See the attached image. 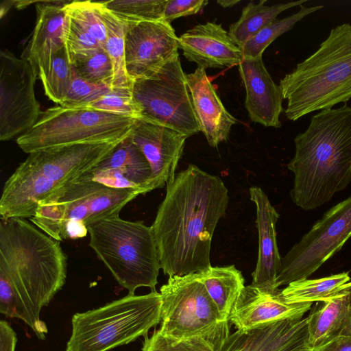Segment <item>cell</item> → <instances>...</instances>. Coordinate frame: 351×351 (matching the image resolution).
<instances>
[{"mask_svg": "<svg viewBox=\"0 0 351 351\" xmlns=\"http://www.w3.org/2000/svg\"><path fill=\"white\" fill-rule=\"evenodd\" d=\"M228 202V189L221 178L195 165L176 173L167 184L152 225L165 275L182 276L211 266L213 233Z\"/></svg>", "mask_w": 351, "mask_h": 351, "instance_id": "6da1fadb", "label": "cell"}, {"mask_svg": "<svg viewBox=\"0 0 351 351\" xmlns=\"http://www.w3.org/2000/svg\"><path fill=\"white\" fill-rule=\"evenodd\" d=\"M66 275L67 256L60 241L26 219H1L0 286L14 292L40 339L48 331L40 319L41 309L62 289Z\"/></svg>", "mask_w": 351, "mask_h": 351, "instance_id": "7a4b0ae2", "label": "cell"}, {"mask_svg": "<svg viewBox=\"0 0 351 351\" xmlns=\"http://www.w3.org/2000/svg\"><path fill=\"white\" fill-rule=\"evenodd\" d=\"M294 144L287 165L294 175L290 195L296 206L313 210L351 182V106L319 111Z\"/></svg>", "mask_w": 351, "mask_h": 351, "instance_id": "3957f363", "label": "cell"}, {"mask_svg": "<svg viewBox=\"0 0 351 351\" xmlns=\"http://www.w3.org/2000/svg\"><path fill=\"white\" fill-rule=\"evenodd\" d=\"M121 141L73 145L28 154L5 182L0 199L1 219L32 218L40 203L90 171Z\"/></svg>", "mask_w": 351, "mask_h": 351, "instance_id": "277c9868", "label": "cell"}, {"mask_svg": "<svg viewBox=\"0 0 351 351\" xmlns=\"http://www.w3.org/2000/svg\"><path fill=\"white\" fill-rule=\"evenodd\" d=\"M290 121L351 99V24L332 28L318 49L280 80Z\"/></svg>", "mask_w": 351, "mask_h": 351, "instance_id": "5b68a950", "label": "cell"}, {"mask_svg": "<svg viewBox=\"0 0 351 351\" xmlns=\"http://www.w3.org/2000/svg\"><path fill=\"white\" fill-rule=\"evenodd\" d=\"M87 229L89 246L129 294L142 287L156 291L161 267L152 226L117 216Z\"/></svg>", "mask_w": 351, "mask_h": 351, "instance_id": "8992f818", "label": "cell"}, {"mask_svg": "<svg viewBox=\"0 0 351 351\" xmlns=\"http://www.w3.org/2000/svg\"><path fill=\"white\" fill-rule=\"evenodd\" d=\"M141 189H119L79 178L39 204L30 221L61 241L84 237L88 226L119 216L121 210L140 195Z\"/></svg>", "mask_w": 351, "mask_h": 351, "instance_id": "52a82bcc", "label": "cell"}, {"mask_svg": "<svg viewBox=\"0 0 351 351\" xmlns=\"http://www.w3.org/2000/svg\"><path fill=\"white\" fill-rule=\"evenodd\" d=\"M160 292L128 294L101 307L76 313L66 351H108L148 335L160 323Z\"/></svg>", "mask_w": 351, "mask_h": 351, "instance_id": "ba28073f", "label": "cell"}, {"mask_svg": "<svg viewBox=\"0 0 351 351\" xmlns=\"http://www.w3.org/2000/svg\"><path fill=\"white\" fill-rule=\"evenodd\" d=\"M138 120L90 108L56 106L42 112L16 143L30 154L73 145L119 142L130 136Z\"/></svg>", "mask_w": 351, "mask_h": 351, "instance_id": "9c48e42d", "label": "cell"}, {"mask_svg": "<svg viewBox=\"0 0 351 351\" xmlns=\"http://www.w3.org/2000/svg\"><path fill=\"white\" fill-rule=\"evenodd\" d=\"M160 293L161 333L179 340L202 337L220 351L232 324L221 315L195 273L169 277Z\"/></svg>", "mask_w": 351, "mask_h": 351, "instance_id": "30bf717a", "label": "cell"}, {"mask_svg": "<svg viewBox=\"0 0 351 351\" xmlns=\"http://www.w3.org/2000/svg\"><path fill=\"white\" fill-rule=\"evenodd\" d=\"M133 95L141 110L139 120L188 137L200 132L179 54L152 76L135 80Z\"/></svg>", "mask_w": 351, "mask_h": 351, "instance_id": "8fae6325", "label": "cell"}, {"mask_svg": "<svg viewBox=\"0 0 351 351\" xmlns=\"http://www.w3.org/2000/svg\"><path fill=\"white\" fill-rule=\"evenodd\" d=\"M351 237V196L327 210L281 258L277 286L308 278Z\"/></svg>", "mask_w": 351, "mask_h": 351, "instance_id": "7c38bea8", "label": "cell"}, {"mask_svg": "<svg viewBox=\"0 0 351 351\" xmlns=\"http://www.w3.org/2000/svg\"><path fill=\"white\" fill-rule=\"evenodd\" d=\"M37 77L29 63L8 49L0 52V139L21 136L37 122L41 111L35 95Z\"/></svg>", "mask_w": 351, "mask_h": 351, "instance_id": "4fadbf2b", "label": "cell"}, {"mask_svg": "<svg viewBox=\"0 0 351 351\" xmlns=\"http://www.w3.org/2000/svg\"><path fill=\"white\" fill-rule=\"evenodd\" d=\"M126 23L125 64L132 81L152 76L179 54L178 37L170 23L163 20Z\"/></svg>", "mask_w": 351, "mask_h": 351, "instance_id": "5bb4252c", "label": "cell"}, {"mask_svg": "<svg viewBox=\"0 0 351 351\" xmlns=\"http://www.w3.org/2000/svg\"><path fill=\"white\" fill-rule=\"evenodd\" d=\"M130 137L148 161L152 191L162 188L176 175L187 136L163 125L138 120Z\"/></svg>", "mask_w": 351, "mask_h": 351, "instance_id": "9a60e30c", "label": "cell"}, {"mask_svg": "<svg viewBox=\"0 0 351 351\" xmlns=\"http://www.w3.org/2000/svg\"><path fill=\"white\" fill-rule=\"evenodd\" d=\"M280 290L245 286L230 315V323L238 330L248 331L281 320L303 318L311 310V303L287 304Z\"/></svg>", "mask_w": 351, "mask_h": 351, "instance_id": "2e32d148", "label": "cell"}, {"mask_svg": "<svg viewBox=\"0 0 351 351\" xmlns=\"http://www.w3.org/2000/svg\"><path fill=\"white\" fill-rule=\"evenodd\" d=\"M151 176L148 161L129 136L80 178L114 189H141L147 193L152 191Z\"/></svg>", "mask_w": 351, "mask_h": 351, "instance_id": "e0dca14e", "label": "cell"}, {"mask_svg": "<svg viewBox=\"0 0 351 351\" xmlns=\"http://www.w3.org/2000/svg\"><path fill=\"white\" fill-rule=\"evenodd\" d=\"M68 2L45 1L36 4V25L23 59L29 63L41 81L47 75L57 53L64 47L66 14L64 5Z\"/></svg>", "mask_w": 351, "mask_h": 351, "instance_id": "ac0fdd59", "label": "cell"}, {"mask_svg": "<svg viewBox=\"0 0 351 351\" xmlns=\"http://www.w3.org/2000/svg\"><path fill=\"white\" fill-rule=\"evenodd\" d=\"M239 71L245 89V106L252 121L278 128L284 99L280 85L267 71L262 56L243 58Z\"/></svg>", "mask_w": 351, "mask_h": 351, "instance_id": "d6986e66", "label": "cell"}, {"mask_svg": "<svg viewBox=\"0 0 351 351\" xmlns=\"http://www.w3.org/2000/svg\"><path fill=\"white\" fill-rule=\"evenodd\" d=\"M179 48L199 67L223 69L239 65L243 60L239 47L221 24H199L178 37Z\"/></svg>", "mask_w": 351, "mask_h": 351, "instance_id": "ffe728a7", "label": "cell"}, {"mask_svg": "<svg viewBox=\"0 0 351 351\" xmlns=\"http://www.w3.org/2000/svg\"><path fill=\"white\" fill-rule=\"evenodd\" d=\"M186 79L200 132L210 147H217L228 138L237 119L224 107L206 69L197 66Z\"/></svg>", "mask_w": 351, "mask_h": 351, "instance_id": "44dd1931", "label": "cell"}, {"mask_svg": "<svg viewBox=\"0 0 351 351\" xmlns=\"http://www.w3.org/2000/svg\"><path fill=\"white\" fill-rule=\"evenodd\" d=\"M250 197L256 206V223L258 234V260L252 274V284L276 290L279 289L277 278L282 258L278 247L276 230L280 215L260 187L252 186Z\"/></svg>", "mask_w": 351, "mask_h": 351, "instance_id": "7402d4cb", "label": "cell"}, {"mask_svg": "<svg viewBox=\"0 0 351 351\" xmlns=\"http://www.w3.org/2000/svg\"><path fill=\"white\" fill-rule=\"evenodd\" d=\"M350 306L351 289L312 306L306 317V351L317 349L341 335Z\"/></svg>", "mask_w": 351, "mask_h": 351, "instance_id": "603a6c76", "label": "cell"}, {"mask_svg": "<svg viewBox=\"0 0 351 351\" xmlns=\"http://www.w3.org/2000/svg\"><path fill=\"white\" fill-rule=\"evenodd\" d=\"M195 274L204 285L221 315L229 320L232 308L245 287L241 271L232 265L210 266Z\"/></svg>", "mask_w": 351, "mask_h": 351, "instance_id": "cb8c5ba5", "label": "cell"}, {"mask_svg": "<svg viewBox=\"0 0 351 351\" xmlns=\"http://www.w3.org/2000/svg\"><path fill=\"white\" fill-rule=\"evenodd\" d=\"M349 289H351V277L348 271H345L317 279L293 281L281 289L280 293L287 304H313Z\"/></svg>", "mask_w": 351, "mask_h": 351, "instance_id": "d4e9b609", "label": "cell"}, {"mask_svg": "<svg viewBox=\"0 0 351 351\" xmlns=\"http://www.w3.org/2000/svg\"><path fill=\"white\" fill-rule=\"evenodd\" d=\"M306 1L300 0L271 6L265 5V0L257 3L252 1L243 8L239 20L230 26L228 34L240 48L264 27L277 19V16L282 12L300 6Z\"/></svg>", "mask_w": 351, "mask_h": 351, "instance_id": "484cf974", "label": "cell"}, {"mask_svg": "<svg viewBox=\"0 0 351 351\" xmlns=\"http://www.w3.org/2000/svg\"><path fill=\"white\" fill-rule=\"evenodd\" d=\"M100 11L107 30L104 49L110 58L113 67L114 88H132L134 81L128 76L125 64V34L127 23L104 7L101 1Z\"/></svg>", "mask_w": 351, "mask_h": 351, "instance_id": "4316f807", "label": "cell"}, {"mask_svg": "<svg viewBox=\"0 0 351 351\" xmlns=\"http://www.w3.org/2000/svg\"><path fill=\"white\" fill-rule=\"evenodd\" d=\"M323 5L305 7L300 5L298 12L282 19H276L264 27L240 47L243 58L261 57L266 48L278 37L291 29L307 15L323 8Z\"/></svg>", "mask_w": 351, "mask_h": 351, "instance_id": "83f0119b", "label": "cell"}, {"mask_svg": "<svg viewBox=\"0 0 351 351\" xmlns=\"http://www.w3.org/2000/svg\"><path fill=\"white\" fill-rule=\"evenodd\" d=\"M168 0H111L101 1L106 8L126 23L163 20Z\"/></svg>", "mask_w": 351, "mask_h": 351, "instance_id": "f1b7e54d", "label": "cell"}, {"mask_svg": "<svg viewBox=\"0 0 351 351\" xmlns=\"http://www.w3.org/2000/svg\"><path fill=\"white\" fill-rule=\"evenodd\" d=\"M66 14L104 47L107 30L101 17L99 1H71L64 5Z\"/></svg>", "mask_w": 351, "mask_h": 351, "instance_id": "f546056e", "label": "cell"}, {"mask_svg": "<svg viewBox=\"0 0 351 351\" xmlns=\"http://www.w3.org/2000/svg\"><path fill=\"white\" fill-rule=\"evenodd\" d=\"M75 73L94 83L105 84L112 88L113 67L104 49L75 57L71 61Z\"/></svg>", "mask_w": 351, "mask_h": 351, "instance_id": "4dcf8cb0", "label": "cell"}, {"mask_svg": "<svg viewBox=\"0 0 351 351\" xmlns=\"http://www.w3.org/2000/svg\"><path fill=\"white\" fill-rule=\"evenodd\" d=\"M73 75V67L64 47L54 57L47 75L41 81L47 97L59 104L67 95Z\"/></svg>", "mask_w": 351, "mask_h": 351, "instance_id": "1f68e13d", "label": "cell"}, {"mask_svg": "<svg viewBox=\"0 0 351 351\" xmlns=\"http://www.w3.org/2000/svg\"><path fill=\"white\" fill-rule=\"evenodd\" d=\"M283 322L281 320L248 331L237 330L230 335L220 351H259L276 335Z\"/></svg>", "mask_w": 351, "mask_h": 351, "instance_id": "d6a6232c", "label": "cell"}, {"mask_svg": "<svg viewBox=\"0 0 351 351\" xmlns=\"http://www.w3.org/2000/svg\"><path fill=\"white\" fill-rule=\"evenodd\" d=\"M307 337L306 319H291L259 351H306Z\"/></svg>", "mask_w": 351, "mask_h": 351, "instance_id": "836d02e7", "label": "cell"}, {"mask_svg": "<svg viewBox=\"0 0 351 351\" xmlns=\"http://www.w3.org/2000/svg\"><path fill=\"white\" fill-rule=\"evenodd\" d=\"M86 108L130 117L138 120L141 116V108L133 95V88H111L108 93Z\"/></svg>", "mask_w": 351, "mask_h": 351, "instance_id": "e575fe53", "label": "cell"}, {"mask_svg": "<svg viewBox=\"0 0 351 351\" xmlns=\"http://www.w3.org/2000/svg\"><path fill=\"white\" fill-rule=\"evenodd\" d=\"M111 88L86 80L78 76L74 69L73 80L65 98L60 106L69 108H86L110 90Z\"/></svg>", "mask_w": 351, "mask_h": 351, "instance_id": "d590c367", "label": "cell"}, {"mask_svg": "<svg viewBox=\"0 0 351 351\" xmlns=\"http://www.w3.org/2000/svg\"><path fill=\"white\" fill-rule=\"evenodd\" d=\"M142 351H217L215 346L202 337L176 339L155 330L144 337Z\"/></svg>", "mask_w": 351, "mask_h": 351, "instance_id": "8d00e7d4", "label": "cell"}, {"mask_svg": "<svg viewBox=\"0 0 351 351\" xmlns=\"http://www.w3.org/2000/svg\"><path fill=\"white\" fill-rule=\"evenodd\" d=\"M64 41L70 62L76 56L104 49L93 36L84 31L67 14Z\"/></svg>", "mask_w": 351, "mask_h": 351, "instance_id": "74e56055", "label": "cell"}, {"mask_svg": "<svg viewBox=\"0 0 351 351\" xmlns=\"http://www.w3.org/2000/svg\"><path fill=\"white\" fill-rule=\"evenodd\" d=\"M207 0H168L163 14V21H172L199 12L207 3Z\"/></svg>", "mask_w": 351, "mask_h": 351, "instance_id": "f35d334b", "label": "cell"}, {"mask_svg": "<svg viewBox=\"0 0 351 351\" xmlns=\"http://www.w3.org/2000/svg\"><path fill=\"white\" fill-rule=\"evenodd\" d=\"M17 337L15 331L5 320L0 322V351H15Z\"/></svg>", "mask_w": 351, "mask_h": 351, "instance_id": "ab89813d", "label": "cell"}, {"mask_svg": "<svg viewBox=\"0 0 351 351\" xmlns=\"http://www.w3.org/2000/svg\"><path fill=\"white\" fill-rule=\"evenodd\" d=\"M313 351H351V336L339 335Z\"/></svg>", "mask_w": 351, "mask_h": 351, "instance_id": "60d3db41", "label": "cell"}, {"mask_svg": "<svg viewBox=\"0 0 351 351\" xmlns=\"http://www.w3.org/2000/svg\"><path fill=\"white\" fill-rule=\"evenodd\" d=\"M341 335L351 336V306Z\"/></svg>", "mask_w": 351, "mask_h": 351, "instance_id": "b9f144b4", "label": "cell"}, {"mask_svg": "<svg viewBox=\"0 0 351 351\" xmlns=\"http://www.w3.org/2000/svg\"><path fill=\"white\" fill-rule=\"evenodd\" d=\"M239 1L238 0H219L217 3L222 8H228L235 5Z\"/></svg>", "mask_w": 351, "mask_h": 351, "instance_id": "7bdbcfd3", "label": "cell"}]
</instances>
